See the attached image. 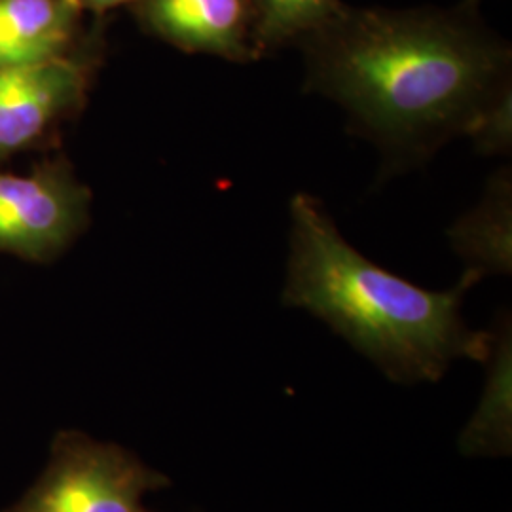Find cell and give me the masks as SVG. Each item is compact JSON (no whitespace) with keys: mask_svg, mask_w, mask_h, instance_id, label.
Wrapping results in <instances>:
<instances>
[{"mask_svg":"<svg viewBox=\"0 0 512 512\" xmlns=\"http://www.w3.org/2000/svg\"><path fill=\"white\" fill-rule=\"evenodd\" d=\"M82 14L78 0H0V69L74 52Z\"/></svg>","mask_w":512,"mask_h":512,"instance_id":"obj_7","label":"cell"},{"mask_svg":"<svg viewBox=\"0 0 512 512\" xmlns=\"http://www.w3.org/2000/svg\"><path fill=\"white\" fill-rule=\"evenodd\" d=\"M475 285L463 274L450 291L421 289L351 247L319 200L294 196L283 304L321 319L397 384L439 382L459 359L486 363L494 332L461 315Z\"/></svg>","mask_w":512,"mask_h":512,"instance_id":"obj_2","label":"cell"},{"mask_svg":"<svg viewBox=\"0 0 512 512\" xmlns=\"http://www.w3.org/2000/svg\"><path fill=\"white\" fill-rule=\"evenodd\" d=\"M476 150L482 154H505L512 145V93L501 97L482 114L469 133Z\"/></svg>","mask_w":512,"mask_h":512,"instance_id":"obj_11","label":"cell"},{"mask_svg":"<svg viewBox=\"0 0 512 512\" xmlns=\"http://www.w3.org/2000/svg\"><path fill=\"white\" fill-rule=\"evenodd\" d=\"M141 27L186 54L251 63L258 57L251 0H139Z\"/></svg>","mask_w":512,"mask_h":512,"instance_id":"obj_6","label":"cell"},{"mask_svg":"<svg viewBox=\"0 0 512 512\" xmlns=\"http://www.w3.org/2000/svg\"><path fill=\"white\" fill-rule=\"evenodd\" d=\"M488 365V380L475 414L459 437V450L471 458L509 456L512 446L511 325H501L494 332V346Z\"/></svg>","mask_w":512,"mask_h":512,"instance_id":"obj_9","label":"cell"},{"mask_svg":"<svg viewBox=\"0 0 512 512\" xmlns=\"http://www.w3.org/2000/svg\"><path fill=\"white\" fill-rule=\"evenodd\" d=\"M139 0H78V4L82 6V10L86 12H93L97 16H103L114 8H120V6H126V4H137Z\"/></svg>","mask_w":512,"mask_h":512,"instance_id":"obj_12","label":"cell"},{"mask_svg":"<svg viewBox=\"0 0 512 512\" xmlns=\"http://www.w3.org/2000/svg\"><path fill=\"white\" fill-rule=\"evenodd\" d=\"M92 59L71 54L0 69V156L31 147L84 99Z\"/></svg>","mask_w":512,"mask_h":512,"instance_id":"obj_5","label":"cell"},{"mask_svg":"<svg viewBox=\"0 0 512 512\" xmlns=\"http://www.w3.org/2000/svg\"><path fill=\"white\" fill-rule=\"evenodd\" d=\"M260 55L298 44L342 6V0H251Z\"/></svg>","mask_w":512,"mask_h":512,"instance_id":"obj_10","label":"cell"},{"mask_svg":"<svg viewBox=\"0 0 512 512\" xmlns=\"http://www.w3.org/2000/svg\"><path fill=\"white\" fill-rule=\"evenodd\" d=\"M511 171L501 169L471 213L450 230L452 245L476 283L486 275L511 274Z\"/></svg>","mask_w":512,"mask_h":512,"instance_id":"obj_8","label":"cell"},{"mask_svg":"<svg viewBox=\"0 0 512 512\" xmlns=\"http://www.w3.org/2000/svg\"><path fill=\"white\" fill-rule=\"evenodd\" d=\"M90 217V192L61 165L0 173V251L46 260L73 241Z\"/></svg>","mask_w":512,"mask_h":512,"instance_id":"obj_4","label":"cell"},{"mask_svg":"<svg viewBox=\"0 0 512 512\" xmlns=\"http://www.w3.org/2000/svg\"><path fill=\"white\" fill-rule=\"evenodd\" d=\"M306 88L336 101L395 165L427 160L512 92L511 46L476 12L342 4L298 42Z\"/></svg>","mask_w":512,"mask_h":512,"instance_id":"obj_1","label":"cell"},{"mask_svg":"<svg viewBox=\"0 0 512 512\" xmlns=\"http://www.w3.org/2000/svg\"><path fill=\"white\" fill-rule=\"evenodd\" d=\"M169 484L128 448L65 429L35 484L0 512H154L145 495Z\"/></svg>","mask_w":512,"mask_h":512,"instance_id":"obj_3","label":"cell"},{"mask_svg":"<svg viewBox=\"0 0 512 512\" xmlns=\"http://www.w3.org/2000/svg\"><path fill=\"white\" fill-rule=\"evenodd\" d=\"M467 2H471V4H476V6H478V2H480V0H467Z\"/></svg>","mask_w":512,"mask_h":512,"instance_id":"obj_13","label":"cell"}]
</instances>
